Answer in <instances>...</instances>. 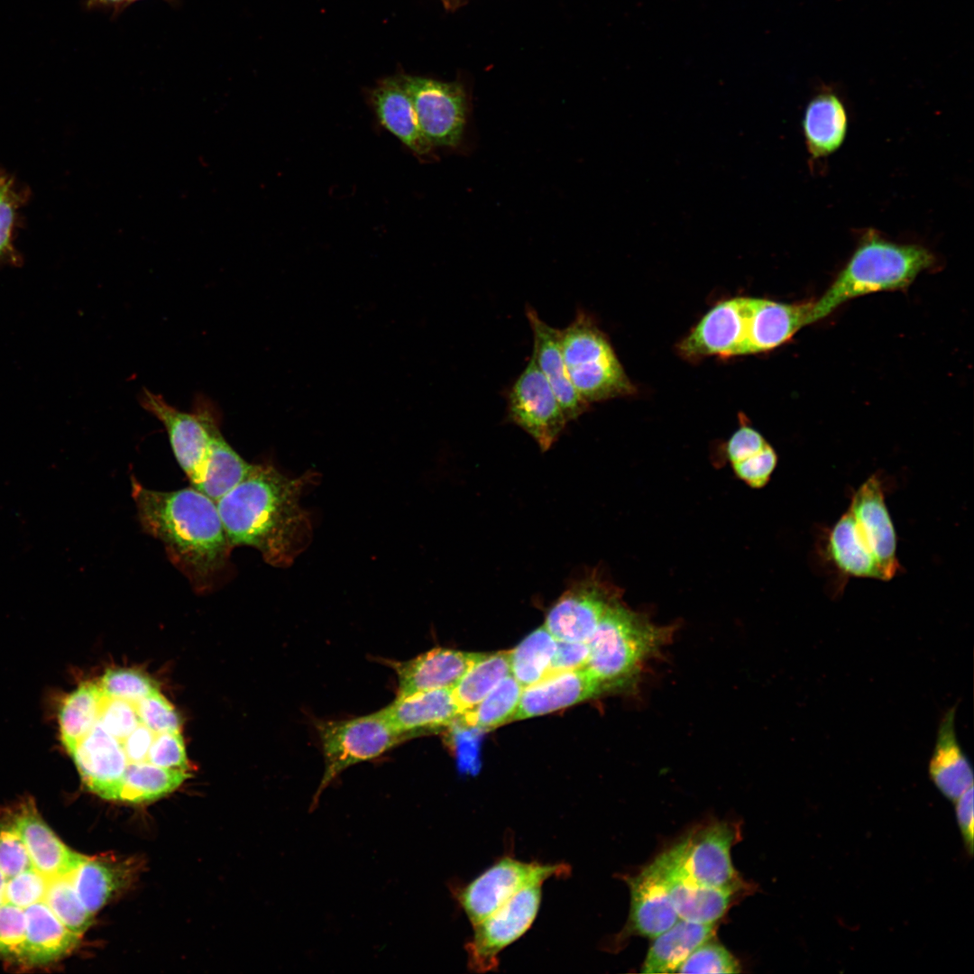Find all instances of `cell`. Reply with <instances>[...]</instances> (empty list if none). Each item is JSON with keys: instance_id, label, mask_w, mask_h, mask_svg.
Masks as SVG:
<instances>
[{"instance_id": "6da1fadb", "label": "cell", "mask_w": 974, "mask_h": 974, "mask_svg": "<svg viewBox=\"0 0 974 974\" xmlns=\"http://www.w3.org/2000/svg\"><path fill=\"white\" fill-rule=\"evenodd\" d=\"M145 696L99 689L58 720L61 743L92 793L115 790L133 766L167 768L183 748L181 731L161 728L146 708Z\"/></svg>"}, {"instance_id": "7a4b0ae2", "label": "cell", "mask_w": 974, "mask_h": 974, "mask_svg": "<svg viewBox=\"0 0 974 974\" xmlns=\"http://www.w3.org/2000/svg\"><path fill=\"white\" fill-rule=\"evenodd\" d=\"M317 478L311 471L289 477L270 463L253 464L216 501L231 547H252L275 567L292 565L312 540L310 514L300 498Z\"/></svg>"}, {"instance_id": "3957f363", "label": "cell", "mask_w": 974, "mask_h": 974, "mask_svg": "<svg viewBox=\"0 0 974 974\" xmlns=\"http://www.w3.org/2000/svg\"><path fill=\"white\" fill-rule=\"evenodd\" d=\"M132 497L142 529L162 543L194 588L209 589L224 576L233 547L215 501L193 486L156 491L133 477Z\"/></svg>"}, {"instance_id": "277c9868", "label": "cell", "mask_w": 974, "mask_h": 974, "mask_svg": "<svg viewBox=\"0 0 974 974\" xmlns=\"http://www.w3.org/2000/svg\"><path fill=\"white\" fill-rule=\"evenodd\" d=\"M934 262L933 254L923 246L896 244L871 234L862 240L831 286L813 302L809 325L854 298L905 289Z\"/></svg>"}, {"instance_id": "5b68a950", "label": "cell", "mask_w": 974, "mask_h": 974, "mask_svg": "<svg viewBox=\"0 0 974 974\" xmlns=\"http://www.w3.org/2000/svg\"><path fill=\"white\" fill-rule=\"evenodd\" d=\"M671 631V627L657 626L642 613L630 610L620 598L607 608L587 641L585 668L607 692L627 686L666 642Z\"/></svg>"}, {"instance_id": "8992f818", "label": "cell", "mask_w": 974, "mask_h": 974, "mask_svg": "<svg viewBox=\"0 0 974 974\" xmlns=\"http://www.w3.org/2000/svg\"><path fill=\"white\" fill-rule=\"evenodd\" d=\"M561 348L571 382L587 404L635 391L608 337L586 312L578 310L561 330Z\"/></svg>"}, {"instance_id": "52a82bcc", "label": "cell", "mask_w": 974, "mask_h": 974, "mask_svg": "<svg viewBox=\"0 0 974 974\" xmlns=\"http://www.w3.org/2000/svg\"><path fill=\"white\" fill-rule=\"evenodd\" d=\"M141 406L164 426L179 466L191 485L203 481L214 436L220 432L218 406L203 393L195 396L190 412L181 411L147 389L139 395Z\"/></svg>"}, {"instance_id": "ba28073f", "label": "cell", "mask_w": 974, "mask_h": 974, "mask_svg": "<svg viewBox=\"0 0 974 974\" xmlns=\"http://www.w3.org/2000/svg\"><path fill=\"white\" fill-rule=\"evenodd\" d=\"M317 730L325 770L313 799L314 804H317L326 786L345 769L376 758L405 740L391 727L381 710L348 720L317 721Z\"/></svg>"}, {"instance_id": "9c48e42d", "label": "cell", "mask_w": 974, "mask_h": 974, "mask_svg": "<svg viewBox=\"0 0 974 974\" xmlns=\"http://www.w3.org/2000/svg\"><path fill=\"white\" fill-rule=\"evenodd\" d=\"M570 871L565 863L526 862L503 856L466 885L455 887L453 895L473 925L522 889L568 876Z\"/></svg>"}, {"instance_id": "30bf717a", "label": "cell", "mask_w": 974, "mask_h": 974, "mask_svg": "<svg viewBox=\"0 0 974 974\" xmlns=\"http://www.w3.org/2000/svg\"><path fill=\"white\" fill-rule=\"evenodd\" d=\"M541 899L542 885L526 887L473 924V935L464 946L468 969L477 973L497 969L499 954L532 926Z\"/></svg>"}, {"instance_id": "8fae6325", "label": "cell", "mask_w": 974, "mask_h": 974, "mask_svg": "<svg viewBox=\"0 0 974 974\" xmlns=\"http://www.w3.org/2000/svg\"><path fill=\"white\" fill-rule=\"evenodd\" d=\"M620 598V589L593 569L562 593L544 626L557 640L587 642L607 608Z\"/></svg>"}, {"instance_id": "7c38bea8", "label": "cell", "mask_w": 974, "mask_h": 974, "mask_svg": "<svg viewBox=\"0 0 974 974\" xmlns=\"http://www.w3.org/2000/svg\"><path fill=\"white\" fill-rule=\"evenodd\" d=\"M507 417L527 432L542 451L553 446L568 422L532 355L508 392Z\"/></svg>"}, {"instance_id": "4fadbf2b", "label": "cell", "mask_w": 974, "mask_h": 974, "mask_svg": "<svg viewBox=\"0 0 974 974\" xmlns=\"http://www.w3.org/2000/svg\"><path fill=\"white\" fill-rule=\"evenodd\" d=\"M419 127L431 145L455 146L459 143L466 118V98L457 83L402 76Z\"/></svg>"}, {"instance_id": "5bb4252c", "label": "cell", "mask_w": 974, "mask_h": 974, "mask_svg": "<svg viewBox=\"0 0 974 974\" xmlns=\"http://www.w3.org/2000/svg\"><path fill=\"white\" fill-rule=\"evenodd\" d=\"M735 830L727 822H713L686 836L671 848L685 873L695 882L739 891L743 884L731 858Z\"/></svg>"}, {"instance_id": "9a60e30c", "label": "cell", "mask_w": 974, "mask_h": 974, "mask_svg": "<svg viewBox=\"0 0 974 974\" xmlns=\"http://www.w3.org/2000/svg\"><path fill=\"white\" fill-rule=\"evenodd\" d=\"M752 302L740 297L715 305L680 342V354L689 359L746 354Z\"/></svg>"}, {"instance_id": "2e32d148", "label": "cell", "mask_w": 974, "mask_h": 974, "mask_svg": "<svg viewBox=\"0 0 974 974\" xmlns=\"http://www.w3.org/2000/svg\"><path fill=\"white\" fill-rule=\"evenodd\" d=\"M848 510L859 542L876 559L885 581L892 579L900 568L896 535L877 476H870L859 486Z\"/></svg>"}, {"instance_id": "e0dca14e", "label": "cell", "mask_w": 974, "mask_h": 974, "mask_svg": "<svg viewBox=\"0 0 974 974\" xmlns=\"http://www.w3.org/2000/svg\"><path fill=\"white\" fill-rule=\"evenodd\" d=\"M625 880L630 892V908L615 945L633 935L654 939L679 919L655 861Z\"/></svg>"}, {"instance_id": "ac0fdd59", "label": "cell", "mask_w": 974, "mask_h": 974, "mask_svg": "<svg viewBox=\"0 0 974 974\" xmlns=\"http://www.w3.org/2000/svg\"><path fill=\"white\" fill-rule=\"evenodd\" d=\"M484 654L435 648L406 661L386 662L397 675V697H400L436 689H453Z\"/></svg>"}, {"instance_id": "d6986e66", "label": "cell", "mask_w": 974, "mask_h": 974, "mask_svg": "<svg viewBox=\"0 0 974 974\" xmlns=\"http://www.w3.org/2000/svg\"><path fill=\"white\" fill-rule=\"evenodd\" d=\"M654 861L680 919L708 924L716 923L725 914L737 891L695 882L685 873L671 849Z\"/></svg>"}, {"instance_id": "ffe728a7", "label": "cell", "mask_w": 974, "mask_h": 974, "mask_svg": "<svg viewBox=\"0 0 974 974\" xmlns=\"http://www.w3.org/2000/svg\"><path fill=\"white\" fill-rule=\"evenodd\" d=\"M606 692L585 667L549 675L523 688L512 721L551 713Z\"/></svg>"}, {"instance_id": "44dd1931", "label": "cell", "mask_w": 974, "mask_h": 974, "mask_svg": "<svg viewBox=\"0 0 974 974\" xmlns=\"http://www.w3.org/2000/svg\"><path fill=\"white\" fill-rule=\"evenodd\" d=\"M381 711L405 740L450 726L460 716L452 689L448 688L397 697Z\"/></svg>"}, {"instance_id": "7402d4cb", "label": "cell", "mask_w": 974, "mask_h": 974, "mask_svg": "<svg viewBox=\"0 0 974 974\" xmlns=\"http://www.w3.org/2000/svg\"><path fill=\"white\" fill-rule=\"evenodd\" d=\"M526 316L533 335L532 356L557 398L568 422L576 419L590 405L581 398L569 378L562 354L561 330L547 324L530 306L527 307Z\"/></svg>"}, {"instance_id": "603a6c76", "label": "cell", "mask_w": 974, "mask_h": 974, "mask_svg": "<svg viewBox=\"0 0 974 974\" xmlns=\"http://www.w3.org/2000/svg\"><path fill=\"white\" fill-rule=\"evenodd\" d=\"M813 302L789 304L753 298L746 354L772 350L809 325Z\"/></svg>"}, {"instance_id": "cb8c5ba5", "label": "cell", "mask_w": 974, "mask_h": 974, "mask_svg": "<svg viewBox=\"0 0 974 974\" xmlns=\"http://www.w3.org/2000/svg\"><path fill=\"white\" fill-rule=\"evenodd\" d=\"M956 705L942 716L928 773L940 793L955 802L973 786V770L958 742L955 731Z\"/></svg>"}, {"instance_id": "d4e9b609", "label": "cell", "mask_w": 974, "mask_h": 974, "mask_svg": "<svg viewBox=\"0 0 974 974\" xmlns=\"http://www.w3.org/2000/svg\"><path fill=\"white\" fill-rule=\"evenodd\" d=\"M25 939L19 963L41 966L62 959L78 944L80 935L70 931L45 903L23 911Z\"/></svg>"}, {"instance_id": "484cf974", "label": "cell", "mask_w": 974, "mask_h": 974, "mask_svg": "<svg viewBox=\"0 0 974 974\" xmlns=\"http://www.w3.org/2000/svg\"><path fill=\"white\" fill-rule=\"evenodd\" d=\"M137 868V864L130 859L84 856L74 870V887L85 907L95 915L130 887L135 879Z\"/></svg>"}, {"instance_id": "4316f807", "label": "cell", "mask_w": 974, "mask_h": 974, "mask_svg": "<svg viewBox=\"0 0 974 974\" xmlns=\"http://www.w3.org/2000/svg\"><path fill=\"white\" fill-rule=\"evenodd\" d=\"M19 831L32 866L45 875L70 872L85 855L69 849L42 820L33 805H23L12 821Z\"/></svg>"}, {"instance_id": "83f0119b", "label": "cell", "mask_w": 974, "mask_h": 974, "mask_svg": "<svg viewBox=\"0 0 974 974\" xmlns=\"http://www.w3.org/2000/svg\"><path fill=\"white\" fill-rule=\"evenodd\" d=\"M380 123L418 155L427 154L432 145L424 136L412 101L400 78L381 81L372 93Z\"/></svg>"}, {"instance_id": "f1b7e54d", "label": "cell", "mask_w": 974, "mask_h": 974, "mask_svg": "<svg viewBox=\"0 0 974 974\" xmlns=\"http://www.w3.org/2000/svg\"><path fill=\"white\" fill-rule=\"evenodd\" d=\"M714 923L678 919L654 938L642 964V973H675L681 963L702 943L712 939Z\"/></svg>"}, {"instance_id": "f546056e", "label": "cell", "mask_w": 974, "mask_h": 974, "mask_svg": "<svg viewBox=\"0 0 974 974\" xmlns=\"http://www.w3.org/2000/svg\"><path fill=\"white\" fill-rule=\"evenodd\" d=\"M847 114L841 99L832 92H822L808 104L803 129L808 150L813 157L826 156L840 148L847 132Z\"/></svg>"}, {"instance_id": "4dcf8cb0", "label": "cell", "mask_w": 974, "mask_h": 974, "mask_svg": "<svg viewBox=\"0 0 974 974\" xmlns=\"http://www.w3.org/2000/svg\"><path fill=\"white\" fill-rule=\"evenodd\" d=\"M188 772L152 764L133 766L126 770L113 801L128 804L155 801L176 790L189 777Z\"/></svg>"}, {"instance_id": "1f68e13d", "label": "cell", "mask_w": 974, "mask_h": 974, "mask_svg": "<svg viewBox=\"0 0 974 974\" xmlns=\"http://www.w3.org/2000/svg\"><path fill=\"white\" fill-rule=\"evenodd\" d=\"M252 466L220 431L212 440L204 478L197 489L216 502L247 475Z\"/></svg>"}, {"instance_id": "d6a6232c", "label": "cell", "mask_w": 974, "mask_h": 974, "mask_svg": "<svg viewBox=\"0 0 974 974\" xmlns=\"http://www.w3.org/2000/svg\"><path fill=\"white\" fill-rule=\"evenodd\" d=\"M510 675V650L485 653L452 689L460 714L473 708Z\"/></svg>"}, {"instance_id": "836d02e7", "label": "cell", "mask_w": 974, "mask_h": 974, "mask_svg": "<svg viewBox=\"0 0 974 974\" xmlns=\"http://www.w3.org/2000/svg\"><path fill=\"white\" fill-rule=\"evenodd\" d=\"M556 639L543 625L510 650V675L525 688L545 678L549 671Z\"/></svg>"}, {"instance_id": "e575fe53", "label": "cell", "mask_w": 974, "mask_h": 974, "mask_svg": "<svg viewBox=\"0 0 974 974\" xmlns=\"http://www.w3.org/2000/svg\"><path fill=\"white\" fill-rule=\"evenodd\" d=\"M522 690L519 683L510 675L473 708L461 713L457 721L479 730H492L512 721Z\"/></svg>"}, {"instance_id": "d590c367", "label": "cell", "mask_w": 974, "mask_h": 974, "mask_svg": "<svg viewBox=\"0 0 974 974\" xmlns=\"http://www.w3.org/2000/svg\"><path fill=\"white\" fill-rule=\"evenodd\" d=\"M828 549L832 559L843 573L884 581L878 563L859 546L848 510L832 528Z\"/></svg>"}, {"instance_id": "8d00e7d4", "label": "cell", "mask_w": 974, "mask_h": 974, "mask_svg": "<svg viewBox=\"0 0 974 974\" xmlns=\"http://www.w3.org/2000/svg\"><path fill=\"white\" fill-rule=\"evenodd\" d=\"M59 875H45L32 864L14 877H5L1 905L10 904L23 911L36 903L50 906L51 885Z\"/></svg>"}, {"instance_id": "74e56055", "label": "cell", "mask_w": 974, "mask_h": 974, "mask_svg": "<svg viewBox=\"0 0 974 974\" xmlns=\"http://www.w3.org/2000/svg\"><path fill=\"white\" fill-rule=\"evenodd\" d=\"M698 946L675 973H740L738 960L722 945L710 942Z\"/></svg>"}, {"instance_id": "f35d334b", "label": "cell", "mask_w": 974, "mask_h": 974, "mask_svg": "<svg viewBox=\"0 0 974 974\" xmlns=\"http://www.w3.org/2000/svg\"><path fill=\"white\" fill-rule=\"evenodd\" d=\"M23 911L10 904L0 905V957L19 962L25 939Z\"/></svg>"}, {"instance_id": "ab89813d", "label": "cell", "mask_w": 974, "mask_h": 974, "mask_svg": "<svg viewBox=\"0 0 974 974\" xmlns=\"http://www.w3.org/2000/svg\"><path fill=\"white\" fill-rule=\"evenodd\" d=\"M32 867L23 840L13 822L0 825V870L14 877Z\"/></svg>"}, {"instance_id": "60d3db41", "label": "cell", "mask_w": 974, "mask_h": 974, "mask_svg": "<svg viewBox=\"0 0 974 974\" xmlns=\"http://www.w3.org/2000/svg\"><path fill=\"white\" fill-rule=\"evenodd\" d=\"M777 464V455L767 445L760 452L731 464L735 475L749 486L758 489L764 487L772 475Z\"/></svg>"}, {"instance_id": "b9f144b4", "label": "cell", "mask_w": 974, "mask_h": 974, "mask_svg": "<svg viewBox=\"0 0 974 974\" xmlns=\"http://www.w3.org/2000/svg\"><path fill=\"white\" fill-rule=\"evenodd\" d=\"M767 445L769 444L759 432L748 425L742 424L727 442L725 455L732 464L760 452Z\"/></svg>"}, {"instance_id": "7bdbcfd3", "label": "cell", "mask_w": 974, "mask_h": 974, "mask_svg": "<svg viewBox=\"0 0 974 974\" xmlns=\"http://www.w3.org/2000/svg\"><path fill=\"white\" fill-rule=\"evenodd\" d=\"M588 656L587 642L556 639V651L547 675L585 667Z\"/></svg>"}, {"instance_id": "ee69618b", "label": "cell", "mask_w": 974, "mask_h": 974, "mask_svg": "<svg viewBox=\"0 0 974 974\" xmlns=\"http://www.w3.org/2000/svg\"><path fill=\"white\" fill-rule=\"evenodd\" d=\"M957 822L969 854L973 853V786L969 788L955 802Z\"/></svg>"}, {"instance_id": "f6af8a7d", "label": "cell", "mask_w": 974, "mask_h": 974, "mask_svg": "<svg viewBox=\"0 0 974 974\" xmlns=\"http://www.w3.org/2000/svg\"><path fill=\"white\" fill-rule=\"evenodd\" d=\"M14 217V202L8 194L7 186L3 183L0 187V254L8 245Z\"/></svg>"}, {"instance_id": "bcb514c9", "label": "cell", "mask_w": 974, "mask_h": 974, "mask_svg": "<svg viewBox=\"0 0 974 974\" xmlns=\"http://www.w3.org/2000/svg\"><path fill=\"white\" fill-rule=\"evenodd\" d=\"M140 0H87L88 9L105 8L111 9L113 14H119L124 9L134 2ZM173 1V0H166Z\"/></svg>"}, {"instance_id": "7dc6e473", "label": "cell", "mask_w": 974, "mask_h": 974, "mask_svg": "<svg viewBox=\"0 0 974 974\" xmlns=\"http://www.w3.org/2000/svg\"><path fill=\"white\" fill-rule=\"evenodd\" d=\"M4 885H5V876L0 870V905H1V897H2V894H3Z\"/></svg>"}, {"instance_id": "c3c4849f", "label": "cell", "mask_w": 974, "mask_h": 974, "mask_svg": "<svg viewBox=\"0 0 974 974\" xmlns=\"http://www.w3.org/2000/svg\"><path fill=\"white\" fill-rule=\"evenodd\" d=\"M2 184H3V182H2V181H0V187H1V185H2Z\"/></svg>"}]
</instances>
